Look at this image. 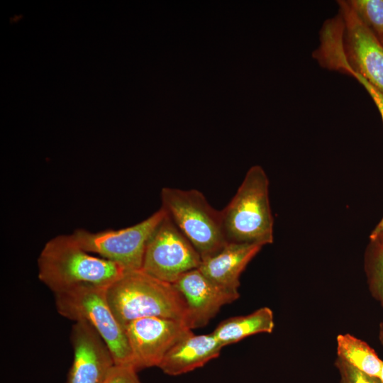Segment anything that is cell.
Instances as JSON below:
<instances>
[{
    "mask_svg": "<svg viewBox=\"0 0 383 383\" xmlns=\"http://www.w3.org/2000/svg\"><path fill=\"white\" fill-rule=\"evenodd\" d=\"M201 262L199 253L166 214L147 243L141 270L174 284Z\"/></svg>",
    "mask_w": 383,
    "mask_h": 383,
    "instance_id": "obj_8",
    "label": "cell"
},
{
    "mask_svg": "<svg viewBox=\"0 0 383 383\" xmlns=\"http://www.w3.org/2000/svg\"><path fill=\"white\" fill-rule=\"evenodd\" d=\"M365 269L370 290L383 308V240L370 241L365 256ZM379 338L383 345V320Z\"/></svg>",
    "mask_w": 383,
    "mask_h": 383,
    "instance_id": "obj_16",
    "label": "cell"
},
{
    "mask_svg": "<svg viewBox=\"0 0 383 383\" xmlns=\"http://www.w3.org/2000/svg\"><path fill=\"white\" fill-rule=\"evenodd\" d=\"M383 235V218L377 225L374 229L372 231L370 235V241L377 240L381 235Z\"/></svg>",
    "mask_w": 383,
    "mask_h": 383,
    "instance_id": "obj_21",
    "label": "cell"
},
{
    "mask_svg": "<svg viewBox=\"0 0 383 383\" xmlns=\"http://www.w3.org/2000/svg\"><path fill=\"white\" fill-rule=\"evenodd\" d=\"M137 372L132 367L114 365L103 383H142Z\"/></svg>",
    "mask_w": 383,
    "mask_h": 383,
    "instance_id": "obj_19",
    "label": "cell"
},
{
    "mask_svg": "<svg viewBox=\"0 0 383 383\" xmlns=\"http://www.w3.org/2000/svg\"><path fill=\"white\" fill-rule=\"evenodd\" d=\"M262 248L257 244L227 243L217 253L202 260L199 269L220 286L238 292L240 274Z\"/></svg>",
    "mask_w": 383,
    "mask_h": 383,
    "instance_id": "obj_13",
    "label": "cell"
},
{
    "mask_svg": "<svg viewBox=\"0 0 383 383\" xmlns=\"http://www.w3.org/2000/svg\"><path fill=\"white\" fill-rule=\"evenodd\" d=\"M338 4L342 28L331 69L349 75L355 73L383 94V45L346 1H338Z\"/></svg>",
    "mask_w": 383,
    "mask_h": 383,
    "instance_id": "obj_6",
    "label": "cell"
},
{
    "mask_svg": "<svg viewBox=\"0 0 383 383\" xmlns=\"http://www.w3.org/2000/svg\"><path fill=\"white\" fill-rule=\"evenodd\" d=\"M123 328L137 371L158 367L168 351L192 332L182 321L160 317L138 318Z\"/></svg>",
    "mask_w": 383,
    "mask_h": 383,
    "instance_id": "obj_9",
    "label": "cell"
},
{
    "mask_svg": "<svg viewBox=\"0 0 383 383\" xmlns=\"http://www.w3.org/2000/svg\"><path fill=\"white\" fill-rule=\"evenodd\" d=\"M107 287L79 284L53 294L57 311L74 322L84 321L89 323L108 345L115 364L135 369L125 330L108 302Z\"/></svg>",
    "mask_w": 383,
    "mask_h": 383,
    "instance_id": "obj_4",
    "label": "cell"
},
{
    "mask_svg": "<svg viewBox=\"0 0 383 383\" xmlns=\"http://www.w3.org/2000/svg\"><path fill=\"white\" fill-rule=\"evenodd\" d=\"M162 208L204 260L227 243L221 211L215 209L197 189L164 187Z\"/></svg>",
    "mask_w": 383,
    "mask_h": 383,
    "instance_id": "obj_5",
    "label": "cell"
},
{
    "mask_svg": "<svg viewBox=\"0 0 383 383\" xmlns=\"http://www.w3.org/2000/svg\"><path fill=\"white\" fill-rule=\"evenodd\" d=\"M338 357L358 370L379 377L382 360L365 341L349 334H340L337 339Z\"/></svg>",
    "mask_w": 383,
    "mask_h": 383,
    "instance_id": "obj_15",
    "label": "cell"
},
{
    "mask_svg": "<svg viewBox=\"0 0 383 383\" xmlns=\"http://www.w3.org/2000/svg\"><path fill=\"white\" fill-rule=\"evenodd\" d=\"M359 20L383 45V0H348Z\"/></svg>",
    "mask_w": 383,
    "mask_h": 383,
    "instance_id": "obj_17",
    "label": "cell"
},
{
    "mask_svg": "<svg viewBox=\"0 0 383 383\" xmlns=\"http://www.w3.org/2000/svg\"><path fill=\"white\" fill-rule=\"evenodd\" d=\"M222 348L212 333L194 335L192 332L168 351L158 367L171 376L185 374L218 357Z\"/></svg>",
    "mask_w": 383,
    "mask_h": 383,
    "instance_id": "obj_12",
    "label": "cell"
},
{
    "mask_svg": "<svg viewBox=\"0 0 383 383\" xmlns=\"http://www.w3.org/2000/svg\"><path fill=\"white\" fill-rule=\"evenodd\" d=\"M37 262L39 279L53 294L79 284L109 287L126 272L119 265L85 251L72 235L48 240Z\"/></svg>",
    "mask_w": 383,
    "mask_h": 383,
    "instance_id": "obj_2",
    "label": "cell"
},
{
    "mask_svg": "<svg viewBox=\"0 0 383 383\" xmlns=\"http://www.w3.org/2000/svg\"><path fill=\"white\" fill-rule=\"evenodd\" d=\"M335 365L340 374L339 383H382L379 377L368 375L358 370L338 357Z\"/></svg>",
    "mask_w": 383,
    "mask_h": 383,
    "instance_id": "obj_18",
    "label": "cell"
},
{
    "mask_svg": "<svg viewBox=\"0 0 383 383\" xmlns=\"http://www.w3.org/2000/svg\"><path fill=\"white\" fill-rule=\"evenodd\" d=\"M165 215L160 207L148 218L126 228L96 233L77 229L71 235L85 251L119 265L126 272L141 270L147 243Z\"/></svg>",
    "mask_w": 383,
    "mask_h": 383,
    "instance_id": "obj_7",
    "label": "cell"
},
{
    "mask_svg": "<svg viewBox=\"0 0 383 383\" xmlns=\"http://www.w3.org/2000/svg\"><path fill=\"white\" fill-rule=\"evenodd\" d=\"M379 379L381 380L382 383H383V362L381 367V370L379 374Z\"/></svg>",
    "mask_w": 383,
    "mask_h": 383,
    "instance_id": "obj_22",
    "label": "cell"
},
{
    "mask_svg": "<svg viewBox=\"0 0 383 383\" xmlns=\"http://www.w3.org/2000/svg\"><path fill=\"white\" fill-rule=\"evenodd\" d=\"M274 328L272 311L268 307H262L250 314L234 316L223 321L212 334L224 347L250 335L261 333H271Z\"/></svg>",
    "mask_w": 383,
    "mask_h": 383,
    "instance_id": "obj_14",
    "label": "cell"
},
{
    "mask_svg": "<svg viewBox=\"0 0 383 383\" xmlns=\"http://www.w3.org/2000/svg\"><path fill=\"white\" fill-rule=\"evenodd\" d=\"M379 239H380V240H383V235H381V236H380V237H379V238H378L377 240H379Z\"/></svg>",
    "mask_w": 383,
    "mask_h": 383,
    "instance_id": "obj_23",
    "label": "cell"
},
{
    "mask_svg": "<svg viewBox=\"0 0 383 383\" xmlns=\"http://www.w3.org/2000/svg\"><path fill=\"white\" fill-rule=\"evenodd\" d=\"M70 341L74 357L67 383H103L115 361L97 331L84 321L72 326Z\"/></svg>",
    "mask_w": 383,
    "mask_h": 383,
    "instance_id": "obj_10",
    "label": "cell"
},
{
    "mask_svg": "<svg viewBox=\"0 0 383 383\" xmlns=\"http://www.w3.org/2000/svg\"><path fill=\"white\" fill-rule=\"evenodd\" d=\"M351 77L355 78L367 90L376 106L377 107L383 120V94L370 84L365 79L355 73H351Z\"/></svg>",
    "mask_w": 383,
    "mask_h": 383,
    "instance_id": "obj_20",
    "label": "cell"
},
{
    "mask_svg": "<svg viewBox=\"0 0 383 383\" xmlns=\"http://www.w3.org/2000/svg\"><path fill=\"white\" fill-rule=\"evenodd\" d=\"M173 284L187 302L190 329L206 326L222 306L240 296L238 292L228 290L208 278L199 268L186 272Z\"/></svg>",
    "mask_w": 383,
    "mask_h": 383,
    "instance_id": "obj_11",
    "label": "cell"
},
{
    "mask_svg": "<svg viewBox=\"0 0 383 383\" xmlns=\"http://www.w3.org/2000/svg\"><path fill=\"white\" fill-rule=\"evenodd\" d=\"M106 296L123 328L133 320L145 317L174 319L189 327V310L182 294L173 284L142 270L125 272L107 287Z\"/></svg>",
    "mask_w": 383,
    "mask_h": 383,
    "instance_id": "obj_1",
    "label": "cell"
},
{
    "mask_svg": "<svg viewBox=\"0 0 383 383\" xmlns=\"http://www.w3.org/2000/svg\"><path fill=\"white\" fill-rule=\"evenodd\" d=\"M269 179L260 165L251 167L233 197L221 211L227 243H273L274 220L269 198Z\"/></svg>",
    "mask_w": 383,
    "mask_h": 383,
    "instance_id": "obj_3",
    "label": "cell"
}]
</instances>
